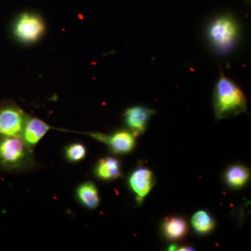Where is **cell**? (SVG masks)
I'll use <instances>...</instances> for the list:
<instances>
[{"mask_svg":"<svg viewBox=\"0 0 251 251\" xmlns=\"http://www.w3.org/2000/svg\"><path fill=\"white\" fill-rule=\"evenodd\" d=\"M191 224L198 234H209L215 227V221L207 211L200 210L193 214Z\"/></svg>","mask_w":251,"mask_h":251,"instance_id":"14","label":"cell"},{"mask_svg":"<svg viewBox=\"0 0 251 251\" xmlns=\"http://www.w3.org/2000/svg\"><path fill=\"white\" fill-rule=\"evenodd\" d=\"M87 150L83 144L74 143L65 148V156L68 161L77 163L85 158Z\"/></svg>","mask_w":251,"mask_h":251,"instance_id":"15","label":"cell"},{"mask_svg":"<svg viewBox=\"0 0 251 251\" xmlns=\"http://www.w3.org/2000/svg\"><path fill=\"white\" fill-rule=\"evenodd\" d=\"M251 173L249 168L242 165H234L227 168L224 175L225 181L229 187L239 189L249 182Z\"/></svg>","mask_w":251,"mask_h":251,"instance_id":"11","label":"cell"},{"mask_svg":"<svg viewBox=\"0 0 251 251\" xmlns=\"http://www.w3.org/2000/svg\"><path fill=\"white\" fill-rule=\"evenodd\" d=\"M76 195L79 202L87 209H96L99 204L97 186L92 181H86L77 187Z\"/></svg>","mask_w":251,"mask_h":251,"instance_id":"12","label":"cell"},{"mask_svg":"<svg viewBox=\"0 0 251 251\" xmlns=\"http://www.w3.org/2000/svg\"><path fill=\"white\" fill-rule=\"evenodd\" d=\"M212 99L217 120L237 117L247 112V100L244 92L233 81L225 76L222 71Z\"/></svg>","mask_w":251,"mask_h":251,"instance_id":"1","label":"cell"},{"mask_svg":"<svg viewBox=\"0 0 251 251\" xmlns=\"http://www.w3.org/2000/svg\"><path fill=\"white\" fill-rule=\"evenodd\" d=\"M86 134L108 145L112 152L117 154H126L130 152L135 145L136 136L128 130H118L112 135L100 133H87Z\"/></svg>","mask_w":251,"mask_h":251,"instance_id":"6","label":"cell"},{"mask_svg":"<svg viewBox=\"0 0 251 251\" xmlns=\"http://www.w3.org/2000/svg\"><path fill=\"white\" fill-rule=\"evenodd\" d=\"M94 174L103 181H112L122 175L121 164L117 158L105 157L99 160L94 168Z\"/></svg>","mask_w":251,"mask_h":251,"instance_id":"10","label":"cell"},{"mask_svg":"<svg viewBox=\"0 0 251 251\" xmlns=\"http://www.w3.org/2000/svg\"><path fill=\"white\" fill-rule=\"evenodd\" d=\"M156 182L154 175L148 168H138L130 174L128 184L135 194L138 205H141L144 199L151 191Z\"/></svg>","mask_w":251,"mask_h":251,"instance_id":"7","label":"cell"},{"mask_svg":"<svg viewBox=\"0 0 251 251\" xmlns=\"http://www.w3.org/2000/svg\"><path fill=\"white\" fill-rule=\"evenodd\" d=\"M45 31L44 19L32 11H25L18 15L13 27L15 37L23 44H32L40 40Z\"/></svg>","mask_w":251,"mask_h":251,"instance_id":"4","label":"cell"},{"mask_svg":"<svg viewBox=\"0 0 251 251\" xmlns=\"http://www.w3.org/2000/svg\"><path fill=\"white\" fill-rule=\"evenodd\" d=\"M178 247L175 244H172V245L170 246L169 248H168V250L169 251H177Z\"/></svg>","mask_w":251,"mask_h":251,"instance_id":"17","label":"cell"},{"mask_svg":"<svg viewBox=\"0 0 251 251\" xmlns=\"http://www.w3.org/2000/svg\"><path fill=\"white\" fill-rule=\"evenodd\" d=\"M29 115L18 104L6 100L0 105V135L22 137Z\"/></svg>","mask_w":251,"mask_h":251,"instance_id":"5","label":"cell"},{"mask_svg":"<svg viewBox=\"0 0 251 251\" xmlns=\"http://www.w3.org/2000/svg\"><path fill=\"white\" fill-rule=\"evenodd\" d=\"M34 166L32 150L22 138L0 135V169L19 173L29 171Z\"/></svg>","mask_w":251,"mask_h":251,"instance_id":"2","label":"cell"},{"mask_svg":"<svg viewBox=\"0 0 251 251\" xmlns=\"http://www.w3.org/2000/svg\"><path fill=\"white\" fill-rule=\"evenodd\" d=\"M153 114V110L141 105L130 107L124 114L125 125L131 133L138 136L145 133Z\"/></svg>","mask_w":251,"mask_h":251,"instance_id":"8","label":"cell"},{"mask_svg":"<svg viewBox=\"0 0 251 251\" xmlns=\"http://www.w3.org/2000/svg\"><path fill=\"white\" fill-rule=\"evenodd\" d=\"M165 237L170 240H179L186 236L188 232V224L181 217H172L166 219L163 225Z\"/></svg>","mask_w":251,"mask_h":251,"instance_id":"13","label":"cell"},{"mask_svg":"<svg viewBox=\"0 0 251 251\" xmlns=\"http://www.w3.org/2000/svg\"><path fill=\"white\" fill-rule=\"evenodd\" d=\"M206 32L211 46L220 54L228 53L239 40V26L230 15H222L213 20Z\"/></svg>","mask_w":251,"mask_h":251,"instance_id":"3","label":"cell"},{"mask_svg":"<svg viewBox=\"0 0 251 251\" xmlns=\"http://www.w3.org/2000/svg\"><path fill=\"white\" fill-rule=\"evenodd\" d=\"M177 251H192L193 249L192 247H183L178 248Z\"/></svg>","mask_w":251,"mask_h":251,"instance_id":"16","label":"cell"},{"mask_svg":"<svg viewBox=\"0 0 251 251\" xmlns=\"http://www.w3.org/2000/svg\"><path fill=\"white\" fill-rule=\"evenodd\" d=\"M52 127L41 119L28 116L21 138L31 150L39 143Z\"/></svg>","mask_w":251,"mask_h":251,"instance_id":"9","label":"cell"}]
</instances>
